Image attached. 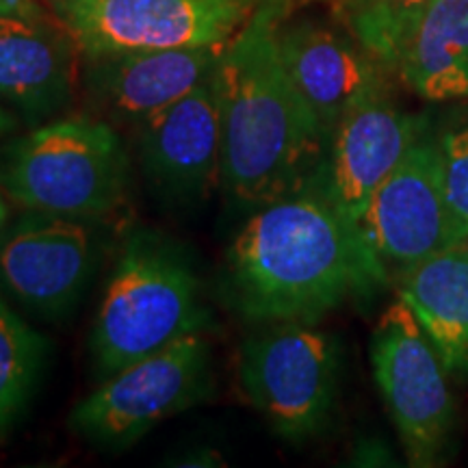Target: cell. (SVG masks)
<instances>
[{"label": "cell", "mask_w": 468, "mask_h": 468, "mask_svg": "<svg viewBox=\"0 0 468 468\" xmlns=\"http://www.w3.org/2000/svg\"><path fill=\"white\" fill-rule=\"evenodd\" d=\"M289 0H261L218 69L221 189L239 208L317 191L330 139L292 85L278 48Z\"/></svg>", "instance_id": "6da1fadb"}, {"label": "cell", "mask_w": 468, "mask_h": 468, "mask_svg": "<svg viewBox=\"0 0 468 468\" xmlns=\"http://www.w3.org/2000/svg\"><path fill=\"white\" fill-rule=\"evenodd\" d=\"M386 282L358 228L314 189L251 210L226 251L228 303L256 325L317 324Z\"/></svg>", "instance_id": "7a4b0ae2"}, {"label": "cell", "mask_w": 468, "mask_h": 468, "mask_svg": "<svg viewBox=\"0 0 468 468\" xmlns=\"http://www.w3.org/2000/svg\"><path fill=\"white\" fill-rule=\"evenodd\" d=\"M210 310L183 245L152 228L122 243L90 332L91 365L107 378L189 335H204Z\"/></svg>", "instance_id": "3957f363"}, {"label": "cell", "mask_w": 468, "mask_h": 468, "mask_svg": "<svg viewBox=\"0 0 468 468\" xmlns=\"http://www.w3.org/2000/svg\"><path fill=\"white\" fill-rule=\"evenodd\" d=\"M0 185L22 210L102 224L126 207L131 156L111 122L58 115L5 142Z\"/></svg>", "instance_id": "277c9868"}, {"label": "cell", "mask_w": 468, "mask_h": 468, "mask_svg": "<svg viewBox=\"0 0 468 468\" xmlns=\"http://www.w3.org/2000/svg\"><path fill=\"white\" fill-rule=\"evenodd\" d=\"M239 384L271 431L291 444L330 427L341 390V345L306 321L265 324L239 349Z\"/></svg>", "instance_id": "5b68a950"}, {"label": "cell", "mask_w": 468, "mask_h": 468, "mask_svg": "<svg viewBox=\"0 0 468 468\" xmlns=\"http://www.w3.org/2000/svg\"><path fill=\"white\" fill-rule=\"evenodd\" d=\"M213 347L189 335L102 378L69 412V430L101 452L131 449L163 420L213 399Z\"/></svg>", "instance_id": "8992f818"}, {"label": "cell", "mask_w": 468, "mask_h": 468, "mask_svg": "<svg viewBox=\"0 0 468 468\" xmlns=\"http://www.w3.org/2000/svg\"><path fill=\"white\" fill-rule=\"evenodd\" d=\"M368 356L378 390L410 464H442L455 430L452 376L399 295L379 314Z\"/></svg>", "instance_id": "52a82bcc"}, {"label": "cell", "mask_w": 468, "mask_h": 468, "mask_svg": "<svg viewBox=\"0 0 468 468\" xmlns=\"http://www.w3.org/2000/svg\"><path fill=\"white\" fill-rule=\"evenodd\" d=\"M102 256L93 221L25 210L0 232V295L31 317L61 324L79 308Z\"/></svg>", "instance_id": "ba28073f"}, {"label": "cell", "mask_w": 468, "mask_h": 468, "mask_svg": "<svg viewBox=\"0 0 468 468\" xmlns=\"http://www.w3.org/2000/svg\"><path fill=\"white\" fill-rule=\"evenodd\" d=\"M261 0H50L83 57L228 44Z\"/></svg>", "instance_id": "9c48e42d"}, {"label": "cell", "mask_w": 468, "mask_h": 468, "mask_svg": "<svg viewBox=\"0 0 468 468\" xmlns=\"http://www.w3.org/2000/svg\"><path fill=\"white\" fill-rule=\"evenodd\" d=\"M362 241L386 276L455 245L442 183L441 139L420 133L373 193L360 221Z\"/></svg>", "instance_id": "30bf717a"}, {"label": "cell", "mask_w": 468, "mask_h": 468, "mask_svg": "<svg viewBox=\"0 0 468 468\" xmlns=\"http://www.w3.org/2000/svg\"><path fill=\"white\" fill-rule=\"evenodd\" d=\"M215 69L186 96L137 126L145 180L163 200L178 207H197L221 186V101Z\"/></svg>", "instance_id": "8fae6325"}, {"label": "cell", "mask_w": 468, "mask_h": 468, "mask_svg": "<svg viewBox=\"0 0 468 468\" xmlns=\"http://www.w3.org/2000/svg\"><path fill=\"white\" fill-rule=\"evenodd\" d=\"M228 44L83 57L80 90L93 115L137 128L200 85Z\"/></svg>", "instance_id": "7c38bea8"}, {"label": "cell", "mask_w": 468, "mask_h": 468, "mask_svg": "<svg viewBox=\"0 0 468 468\" xmlns=\"http://www.w3.org/2000/svg\"><path fill=\"white\" fill-rule=\"evenodd\" d=\"M278 48L292 85L327 139L356 104L388 93V69L349 31L319 20L289 22L284 17Z\"/></svg>", "instance_id": "4fadbf2b"}, {"label": "cell", "mask_w": 468, "mask_h": 468, "mask_svg": "<svg viewBox=\"0 0 468 468\" xmlns=\"http://www.w3.org/2000/svg\"><path fill=\"white\" fill-rule=\"evenodd\" d=\"M420 133L423 122L397 107L388 93L356 104L332 134L317 191L360 230L373 193Z\"/></svg>", "instance_id": "5bb4252c"}, {"label": "cell", "mask_w": 468, "mask_h": 468, "mask_svg": "<svg viewBox=\"0 0 468 468\" xmlns=\"http://www.w3.org/2000/svg\"><path fill=\"white\" fill-rule=\"evenodd\" d=\"M80 66L79 46L55 16L0 20V101L28 128L68 113Z\"/></svg>", "instance_id": "9a60e30c"}, {"label": "cell", "mask_w": 468, "mask_h": 468, "mask_svg": "<svg viewBox=\"0 0 468 468\" xmlns=\"http://www.w3.org/2000/svg\"><path fill=\"white\" fill-rule=\"evenodd\" d=\"M399 297L419 319L449 376L468 379V254L438 251L397 278Z\"/></svg>", "instance_id": "2e32d148"}, {"label": "cell", "mask_w": 468, "mask_h": 468, "mask_svg": "<svg viewBox=\"0 0 468 468\" xmlns=\"http://www.w3.org/2000/svg\"><path fill=\"white\" fill-rule=\"evenodd\" d=\"M395 74L427 102L468 98V0H434L403 44Z\"/></svg>", "instance_id": "e0dca14e"}, {"label": "cell", "mask_w": 468, "mask_h": 468, "mask_svg": "<svg viewBox=\"0 0 468 468\" xmlns=\"http://www.w3.org/2000/svg\"><path fill=\"white\" fill-rule=\"evenodd\" d=\"M50 358V343L0 295V444L27 417Z\"/></svg>", "instance_id": "ac0fdd59"}, {"label": "cell", "mask_w": 468, "mask_h": 468, "mask_svg": "<svg viewBox=\"0 0 468 468\" xmlns=\"http://www.w3.org/2000/svg\"><path fill=\"white\" fill-rule=\"evenodd\" d=\"M434 0H341L343 25L388 72Z\"/></svg>", "instance_id": "d6986e66"}, {"label": "cell", "mask_w": 468, "mask_h": 468, "mask_svg": "<svg viewBox=\"0 0 468 468\" xmlns=\"http://www.w3.org/2000/svg\"><path fill=\"white\" fill-rule=\"evenodd\" d=\"M442 183L455 243L468 234V124L447 131L441 137Z\"/></svg>", "instance_id": "ffe728a7"}, {"label": "cell", "mask_w": 468, "mask_h": 468, "mask_svg": "<svg viewBox=\"0 0 468 468\" xmlns=\"http://www.w3.org/2000/svg\"><path fill=\"white\" fill-rule=\"evenodd\" d=\"M7 17L42 20V17H52V14L42 0H0V20Z\"/></svg>", "instance_id": "44dd1931"}, {"label": "cell", "mask_w": 468, "mask_h": 468, "mask_svg": "<svg viewBox=\"0 0 468 468\" xmlns=\"http://www.w3.org/2000/svg\"><path fill=\"white\" fill-rule=\"evenodd\" d=\"M180 464L185 466H218V464H224L221 462V455L218 452H210V449H197L196 453H186L183 455V462Z\"/></svg>", "instance_id": "7402d4cb"}, {"label": "cell", "mask_w": 468, "mask_h": 468, "mask_svg": "<svg viewBox=\"0 0 468 468\" xmlns=\"http://www.w3.org/2000/svg\"><path fill=\"white\" fill-rule=\"evenodd\" d=\"M22 126V120L11 111L7 104L0 101V142L9 139L11 134H16L17 128Z\"/></svg>", "instance_id": "603a6c76"}, {"label": "cell", "mask_w": 468, "mask_h": 468, "mask_svg": "<svg viewBox=\"0 0 468 468\" xmlns=\"http://www.w3.org/2000/svg\"><path fill=\"white\" fill-rule=\"evenodd\" d=\"M9 196L5 193L3 185H0V232L7 228V224L11 221V207H9Z\"/></svg>", "instance_id": "cb8c5ba5"}, {"label": "cell", "mask_w": 468, "mask_h": 468, "mask_svg": "<svg viewBox=\"0 0 468 468\" xmlns=\"http://www.w3.org/2000/svg\"><path fill=\"white\" fill-rule=\"evenodd\" d=\"M455 245H460V248H462V250H464V251H466V254H468V234H466V237H462V239H460V241H458V243H455Z\"/></svg>", "instance_id": "d4e9b609"}, {"label": "cell", "mask_w": 468, "mask_h": 468, "mask_svg": "<svg viewBox=\"0 0 468 468\" xmlns=\"http://www.w3.org/2000/svg\"><path fill=\"white\" fill-rule=\"evenodd\" d=\"M42 3L46 5V7H48V3H50V0H42Z\"/></svg>", "instance_id": "484cf974"}]
</instances>
